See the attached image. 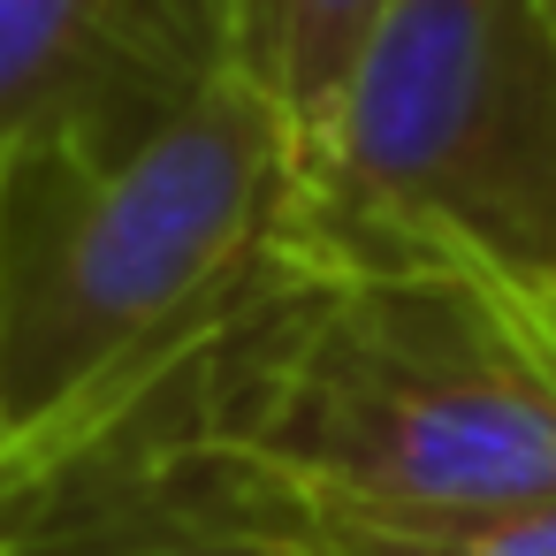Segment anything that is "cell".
<instances>
[{"label":"cell","instance_id":"6da1fadb","mask_svg":"<svg viewBox=\"0 0 556 556\" xmlns=\"http://www.w3.org/2000/svg\"><path fill=\"white\" fill-rule=\"evenodd\" d=\"M282 206L290 130L229 70L130 138L0 161V518L244 313Z\"/></svg>","mask_w":556,"mask_h":556},{"label":"cell","instance_id":"7a4b0ae2","mask_svg":"<svg viewBox=\"0 0 556 556\" xmlns=\"http://www.w3.org/2000/svg\"><path fill=\"white\" fill-rule=\"evenodd\" d=\"M123 442L237 450L434 510L556 503V282L275 260L244 313L85 457Z\"/></svg>","mask_w":556,"mask_h":556},{"label":"cell","instance_id":"3957f363","mask_svg":"<svg viewBox=\"0 0 556 556\" xmlns=\"http://www.w3.org/2000/svg\"><path fill=\"white\" fill-rule=\"evenodd\" d=\"M282 260L556 282V31L526 0H389L290 153Z\"/></svg>","mask_w":556,"mask_h":556},{"label":"cell","instance_id":"277c9868","mask_svg":"<svg viewBox=\"0 0 556 556\" xmlns=\"http://www.w3.org/2000/svg\"><path fill=\"white\" fill-rule=\"evenodd\" d=\"M39 510H138V518L244 541L260 556H556V503H526V510L389 503V495H351L237 450H199V442L100 450L54 472L47 488H31L0 518V533Z\"/></svg>","mask_w":556,"mask_h":556},{"label":"cell","instance_id":"5b68a950","mask_svg":"<svg viewBox=\"0 0 556 556\" xmlns=\"http://www.w3.org/2000/svg\"><path fill=\"white\" fill-rule=\"evenodd\" d=\"M214 70V0H0V161L47 138H130Z\"/></svg>","mask_w":556,"mask_h":556},{"label":"cell","instance_id":"8992f818","mask_svg":"<svg viewBox=\"0 0 556 556\" xmlns=\"http://www.w3.org/2000/svg\"><path fill=\"white\" fill-rule=\"evenodd\" d=\"M389 0H214L222 70L244 77L290 130V153L328 123L358 47Z\"/></svg>","mask_w":556,"mask_h":556},{"label":"cell","instance_id":"52a82bcc","mask_svg":"<svg viewBox=\"0 0 556 556\" xmlns=\"http://www.w3.org/2000/svg\"><path fill=\"white\" fill-rule=\"evenodd\" d=\"M0 556H260V548L138 510H39L0 533Z\"/></svg>","mask_w":556,"mask_h":556},{"label":"cell","instance_id":"ba28073f","mask_svg":"<svg viewBox=\"0 0 556 556\" xmlns=\"http://www.w3.org/2000/svg\"><path fill=\"white\" fill-rule=\"evenodd\" d=\"M526 9H533V16H541V24L556 31V0H526Z\"/></svg>","mask_w":556,"mask_h":556}]
</instances>
